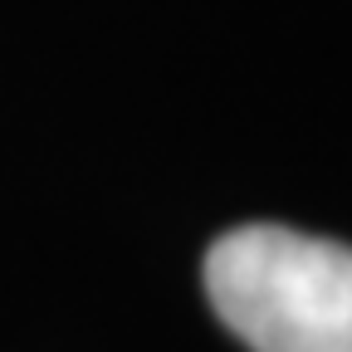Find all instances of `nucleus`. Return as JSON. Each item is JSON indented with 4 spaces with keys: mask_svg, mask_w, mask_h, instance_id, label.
Here are the masks:
<instances>
[{
    "mask_svg": "<svg viewBox=\"0 0 352 352\" xmlns=\"http://www.w3.org/2000/svg\"><path fill=\"white\" fill-rule=\"evenodd\" d=\"M210 308L250 352H352V250L289 226H240L206 254Z\"/></svg>",
    "mask_w": 352,
    "mask_h": 352,
    "instance_id": "nucleus-1",
    "label": "nucleus"
}]
</instances>
